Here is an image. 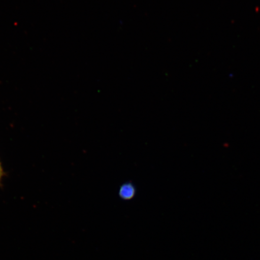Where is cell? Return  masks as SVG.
I'll use <instances>...</instances> for the list:
<instances>
[{
  "mask_svg": "<svg viewBox=\"0 0 260 260\" xmlns=\"http://www.w3.org/2000/svg\"><path fill=\"white\" fill-rule=\"evenodd\" d=\"M5 176V172L3 170L2 162L0 161V184L2 183L3 177Z\"/></svg>",
  "mask_w": 260,
  "mask_h": 260,
  "instance_id": "7a4b0ae2",
  "label": "cell"
},
{
  "mask_svg": "<svg viewBox=\"0 0 260 260\" xmlns=\"http://www.w3.org/2000/svg\"><path fill=\"white\" fill-rule=\"evenodd\" d=\"M120 198L122 200H129L134 198L136 194V188L132 183L123 184L119 191Z\"/></svg>",
  "mask_w": 260,
  "mask_h": 260,
  "instance_id": "6da1fadb",
  "label": "cell"
}]
</instances>
